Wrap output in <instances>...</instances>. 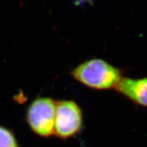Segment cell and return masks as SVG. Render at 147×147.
<instances>
[{"mask_svg": "<svg viewBox=\"0 0 147 147\" xmlns=\"http://www.w3.org/2000/svg\"><path fill=\"white\" fill-rule=\"evenodd\" d=\"M71 76L83 85L97 90L115 88L122 78L119 68L101 59L82 62L72 70Z\"/></svg>", "mask_w": 147, "mask_h": 147, "instance_id": "6da1fadb", "label": "cell"}, {"mask_svg": "<svg viewBox=\"0 0 147 147\" xmlns=\"http://www.w3.org/2000/svg\"><path fill=\"white\" fill-rule=\"evenodd\" d=\"M56 102L48 97L35 99L29 105L26 121L37 135L48 138L54 134Z\"/></svg>", "mask_w": 147, "mask_h": 147, "instance_id": "7a4b0ae2", "label": "cell"}, {"mask_svg": "<svg viewBox=\"0 0 147 147\" xmlns=\"http://www.w3.org/2000/svg\"><path fill=\"white\" fill-rule=\"evenodd\" d=\"M83 113L74 101L62 100L56 102L54 134L62 139L71 138L80 131Z\"/></svg>", "mask_w": 147, "mask_h": 147, "instance_id": "3957f363", "label": "cell"}, {"mask_svg": "<svg viewBox=\"0 0 147 147\" xmlns=\"http://www.w3.org/2000/svg\"><path fill=\"white\" fill-rule=\"evenodd\" d=\"M115 89L136 105L147 107V77L141 78L122 77Z\"/></svg>", "mask_w": 147, "mask_h": 147, "instance_id": "277c9868", "label": "cell"}, {"mask_svg": "<svg viewBox=\"0 0 147 147\" xmlns=\"http://www.w3.org/2000/svg\"><path fill=\"white\" fill-rule=\"evenodd\" d=\"M0 147H19L13 133L2 126H0Z\"/></svg>", "mask_w": 147, "mask_h": 147, "instance_id": "5b68a950", "label": "cell"}, {"mask_svg": "<svg viewBox=\"0 0 147 147\" xmlns=\"http://www.w3.org/2000/svg\"><path fill=\"white\" fill-rule=\"evenodd\" d=\"M94 0H73V3L75 5L83 6L87 4H92Z\"/></svg>", "mask_w": 147, "mask_h": 147, "instance_id": "8992f818", "label": "cell"}]
</instances>
